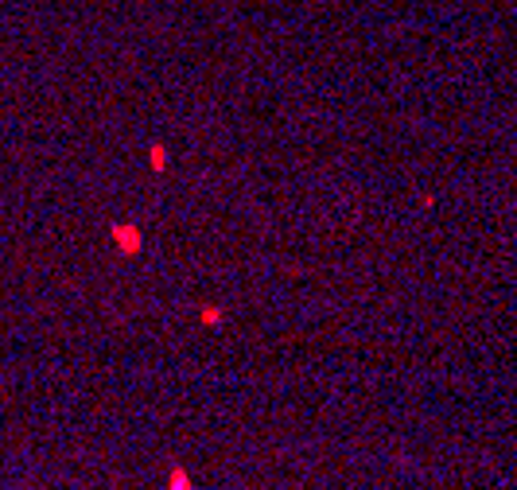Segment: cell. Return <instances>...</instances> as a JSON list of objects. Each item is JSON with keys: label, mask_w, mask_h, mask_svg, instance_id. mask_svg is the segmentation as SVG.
Returning <instances> with one entry per match:
<instances>
[{"label": "cell", "mask_w": 517, "mask_h": 490, "mask_svg": "<svg viewBox=\"0 0 517 490\" xmlns=\"http://www.w3.org/2000/svg\"><path fill=\"white\" fill-rule=\"evenodd\" d=\"M171 490H191V478H187V471H171Z\"/></svg>", "instance_id": "obj_1"}]
</instances>
